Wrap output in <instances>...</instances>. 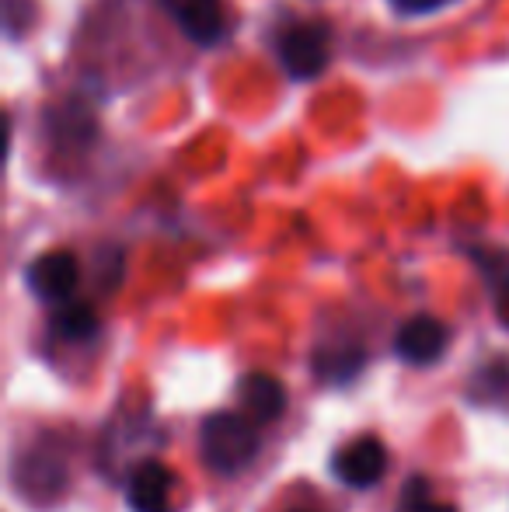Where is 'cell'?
<instances>
[{"label":"cell","instance_id":"obj_7","mask_svg":"<svg viewBox=\"0 0 509 512\" xmlns=\"http://www.w3.org/2000/svg\"><path fill=\"white\" fill-rule=\"evenodd\" d=\"M443 349H447V328H443V321H436L429 314L405 321L398 328V335H394V352L412 366L436 363L443 356Z\"/></svg>","mask_w":509,"mask_h":512},{"label":"cell","instance_id":"obj_11","mask_svg":"<svg viewBox=\"0 0 509 512\" xmlns=\"http://www.w3.org/2000/svg\"><path fill=\"white\" fill-rule=\"evenodd\" d=\"M398 512H457V509L447 506V502H436L426 478H408L405 488H401Z\"/></svg>","mask_w":509,"mask_h":512},{"label":"cell","instance_id":"obj_9","mask_svg":"<svg viewBox=\"0 0 509 512\" xmlns=\"http://www.w3.org/2000/svg\"><path fill=\"white\" fill-rule=\"evenodd\" d=\"M53 331L63 342H91L98 335V314L88 304H63L53 314Z\"/></svg>","mask_w":509,"mask_h":512},{"label":"cell","instance_id":"obj_2","mask_svg":"<svg viewBox=\"0 0 509 512\" xmlns=\"http://www.w3.org/2000/svg\"><path fill=\"white\" fill-rule=\"evenodd\" d=\"M332 56V32L318 21L290 25L279 35V63L293 81H314L328 67Z\"/></svg>","mask_w":509,"mask_h":512},{"label":"cell","instance_id":"obj_4","mask_svg":"<svg viewBox=\"0 0 509 512\" xmlns=\"http://www.w3.org/2000/svg\"><path fill=\"white\" fill-rule=\"evenodd\" d=\"M161 7L171 14L178 32L196 46H217L224 39V0H161Z\"/></svg>","mask_w":509,"mask_h":512},{"label":"cell","instance_id":"obj_8","mask_svg":"<svg viewBox=\"0 0 509 512\" xmlns=\"http://www.w3.org/2000/svg\"><path fill=\"white\" fill-rule=\"evenodd\" d=\"M238 398L245 405V415L255 425H265L286 411V387L269 373H248L238 384Z\"/></svg>","mask_w":509,"mask_h":512},{"label":"cell","instance_id":"obj_10","mask_svg":"<svg viewBox=\"0 0 509 512\" xmlns=\"http://www.w3.org/2000/svg\"><path fill=\"white\" fill-rule=\"evenodd\" d=\"M478 262H482L485 276H489L492 290H496V297H499V321L509 328V255H503V251H496V255H478Z\"/></svg>","mask_w":509,"mask_h":512},{"label":"cell","instance_id":"obj_5","mask_svg":"<svg viewBox=\"0 0 509 512\" xmlns=\"http://www.w3.org/2000/svg\"><path fill=\"white\" fill-rule=\"evenodd\" d=\"M335 474L349 488H374L387 474V446L377 436H360L335 453Z\"/></svg>","mask_w":509,"mask_h":512},{"label":"cell","instance_id":"obj_6","mask_svg":"<svg viewBox=\"0 0 509 512\" xmlns=\"http://www.w3.org/2000/svg\"><path fill=\"white\" fill-rule=\"evenodd\" d=\"M126 502L133 512H175V474L161 460H143L129 474Z\"/></svg>","mask_w":509,"mask_h":512},{"label":"cell","instance_id":"obj_3","mask_svg":"<svg viewBox=\"0 0 509 512\" xmlns=\"http://www.w3.org/2000/svg\"><path fill=\"white\" fill-rule=\"evenodd\" d=\"M77 276H81V265H77L74 251L56 248V251L39 255L32 265H28L25 283L39 300H46V304H60V300H67L70 293H74Z\"/></svg>","mask_w":509,"mask_h":512},{"label":"cell","instance_id":"obj_12","mask_svg":"<svg viewBox=\"0 0 509 512\" xmlns=\"http://www.w3.org/2000/svg\"><path fill=\"white\" fill-rule=\"evenodd\" d=\"M401 14H433L440 7H447L450 0H391Z\"/></svg>","mask_w":509,"mask_h":512},{"label":"cell","instance_id":"obj_1","mask_svg":"<svg viewBox=\"0 0 509 512\" xmlns=\"http://www.w3.org/2000/svg\"><path fill=\"white\" fill-rule=\"evenodd\" d=\"M199 450L203 460L220 474L245 471L258 453V432L255 422L238 411H217L199 429Z\"/></svg>","mask_w":509,"mask_h":512}]
</instances>
